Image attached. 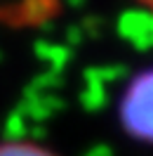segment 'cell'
Returning a JSON list of instances; mask_svg holds the SVG:
<instances>
[{"instance_id":"cell-3","label":"cell","mask_w":153,"mask_h":156,"mask_svg":"<svg viewBox=\"0 0 153 156\" xmlns=\"http://www.w3.org/2000/svg\"><path fill=\"white\" fill-rule=\"evenodd\" d=\"M139 2H141V5H146L148 10H153V0H139Z\"/></svg>"},{"instance_id":"cell-2","label":"cell","mask_w":153,"mask_h":156,"mask_svg":"<svg viewBox=\"0 0 153 156\" xmlns=\"http://www.w3.org/2000/svg\"><path fill=\"white\" fill-rule=\"evenodd\" d=\"M0 156H57L49 149L33 142H2L0 144Z\"/></svg>"},{"instance_id":"cell-1","label":"cell","mask_w":153,"mask_h":156,"mask_svg":"<svg viewBox=\"0 0 153 156\" xmlns=\"http://www.w3.org/2000/svg\"><path fill=\"white\" fill-rule=\"evenodd\" d=\"M120 121L134 140L153 142V69L130 83L120 104Z\"/></svg>"}]
</instances>
